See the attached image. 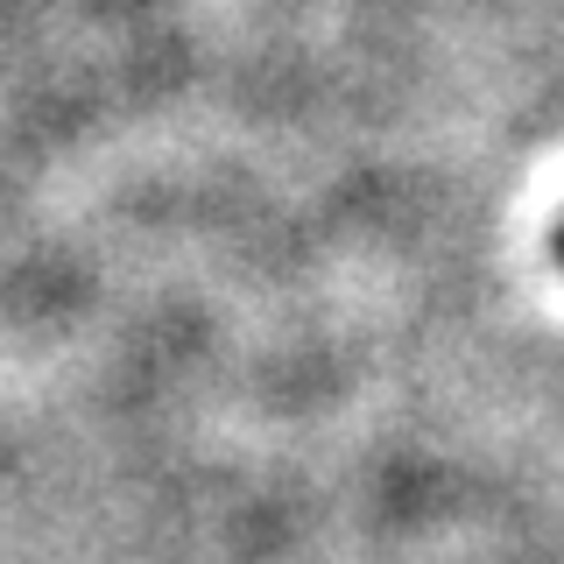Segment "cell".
Returning a JSON list of instances; mask_svg holds the SVG:
<instances>
[{
	"label": "cell",
	"instance_id": "cell-1",
	"mask_svg": "<svg viewBox=\"0 0 564 564\" xmlns=\"http://www.w3.org/2000/svg\"><path fill=\"white\" fill-rule=\"evenodd\" d=\"M557 254H564V234H557Z\"/></svg>",
	"mask_w": 564,
	"mask_h": 564
}]
</instances>
